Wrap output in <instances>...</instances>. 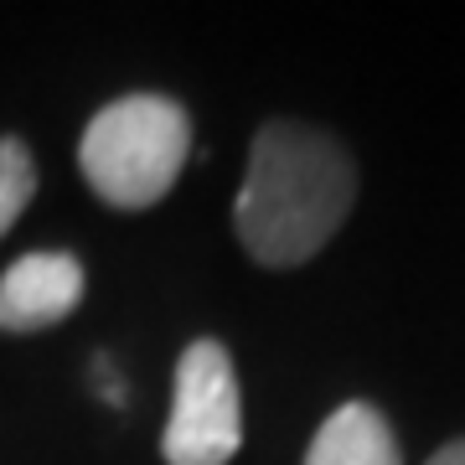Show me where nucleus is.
Wrapping results in <instances>:
<instances>
[{"label": "nucleus", "mask_w": 465, "mask_h": 465, "mask_svg": "<svg viewBox=\"0 0 465 465\" xmlns=\"http://www.w3.org/2000/svg\"><path fill=\"white\" fill-rule=\"evenodd\" d=\"M357 197L347 150L316 124L269 119L253 134L249 171L238 186V238L259 264L290 269L331 243Z\"/></svg>", "instance_id": "f257e3e1"}, {"label": "nucleus", "mask_w": 465, "mask_h": 465, "mask_svg": "<svg viewBox=\"0 0 465 465\" xmlns=\"http://www.w3.org/2000/svg\"><path fill=\"white\" fill-rule=\"evenodd\" d=\"M305 465H403V455L372 403H341L311 440Z\"/></svg>", "instance_id": "39448f33"}, {"label": "nucleus", "mask_w": 465, "mask_h": 465, "mask_svg": "<svg viewBox=\"0 0 465 465\" xmlns=\"http://www.w3.org/2000/svg\"><path fill=\"white\" fill-rule=\"evenodd\" d=\"M192 150V119L176 99L124 94L88 119L78 166L109 207H150L176 186Z\"/></svg>", "instance_id": "f03ea898"}, {"label": "nucleus", "mask_w": 465, "mask_h": 465, "mask_svg": "<svg viewBox=\"0 0 465 465\" xmlns=\"http://www.w3.org/2000/svg\"><path fill=\"white\" fill-rule=\"evenodd\" d=\"M78 300H84V264L73 253H21L0 274V331H47L78 311Z\"/></svg>", "instance_id": "20e7f679"}, {"label": "nucleus", "mask_w": 465, "mask_h": 465, "mask_svg": "<svg viewBox=\"0 0 465 465\" xmlns=\"http://www.w3.org/2000/svg\"><path fill=\"white\" fill-rule=\"evenodd\" d=\"M430 465H465V440H455V445H445L440 455H434Z\"/></svg>", "instance_id": "0eeeda50"}, {"label": "nucleus", "mask_w": 465, "mask_h": 465, "mask_svg": "<svg viewBox=\"0 0 465 465\" xmlns=\"http://www.w3.org/2000/svg\"><path fill=\"white\" fill-rule=\"evenodd\" d=\"M32 192H36L32 150L21 145L16 134H5V140H0V232H11V223L26 213Z\"/></svg>", "instance_id": "423d86ee"}, {"label": "nucleus", "mask_w": 465, "mask_h": 465, "mask_svg": "<svg viewBox=\"0 0 465 465\" xmlns=\"http://www.w3.org/2000/svg\"><path fill=\"white\" fill-rule=\"evenodd\" d=\"M243 445V399L223 341H192L171 382L161 455L171 465H228Z\"/></svg>", "instance_id": "7ed1b4c3"}]
</instances>
